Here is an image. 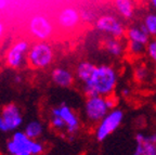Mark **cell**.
Wrapping results in <instances>:
<instances>
[{"label":"cell","mask_w":156,"mask_h":155,"mask_svg":"<svg viewBox=\"0 0 156 155\" xmlns=\"http://www.w3.org/2000/svg\"><path fill=\"white\" fill-rule=\"evenodd\" d=\"M30 42L27 39L21 38L13 42L5 52V64L12 70H19L27 64Z\"/></svg>","instance_id":"obj_5"},{"label":"cell","mask_w":156,"mask_h":155,"mask_svg":"<svg viewBox=\"0 0 156 155\" xmlns=\"http://www.w3.org/2000/svg\"><path fill=\"white\" fill-rule=\"evenodd\" d=\"M0 115L2 117L3 123L7 128V132H14L19 130L20 127L23 125V115L22 111L16 103H7L3 105Z\"/></svg>","instance_id":"obj_10"},{"label":"cell","mask_w":156,"mask_h":155,"mask_svg":"<svg viewBox=\"0 0 156 155\" xmlns=\"http://www.w3.org/2000/svg\"><path fill=\"white\" fill-rule=\"evenodd\" d=\"M136 146L132 155H156V132L136 135Z\"/></svg>","instance_id":"obj_11"},{"label":"cell","mask_w":156,"mask_h":155,"mask_svg":"<svg viewBox=\"0 0 156 155\" xmlns=\"http://www.w3.org/2000/svg\"><path fill=\"white\" fill-rule=\"evenodd\" d=\"M55 52L48 41H35L27 54V65L34 70H44L53 63Z\"/></svg>","instance_id":"obj_3"},{"label":"cell","mask_w":156,"mask_h":155,"mask_svg":"<svg viewBox=\"0 0 156 155\" xmlns=\"http://www.w3.org/2000/svg\"><path fill=\"white\" fill-rule=\"evenodd\" d=\"M0 132H3V133H7V128H5V125L3 123V119L0 115Z\"/></svg>","instance_id":"obj_26"},{"label":"cell","mask_w":156,"mask_h":155,"mask_svg":"<svg viewBox=\"0 0 156 155\" xmlns=\"http://www.w3.org/2000/svg\"><path fill=\"white\" fill-rule=\"evenodd\" d=\"M106 98V103H107V106L110 110H114L116 109V105H117V98L115 97L114 95L113 96H108V97H105Z\"/></svg>","instance_id":"obj_24"},{"label":"cell","mask_w":156,"mask_h":155,"mask_svg":"<svg viewBox=\"0 0 156 155\" xmlns=\"http://www.w3.org/2000/svg\"><path fill=\"white\" fill-rule=\"evenodd\" d=\"M150 3H151L152 8L156 10V0H150Z\"/></svg>","instance_id":"obj_30"},{"label":"cell","mask_w":156,"mask_h":155,"mask_svg":"<svg viewBox=\"0 0 156 155\" xmlns=\"http://www.w3.org/2000/svg\"><path fill=\"white\" fill-rule=\"evenodd\" d=\"M111 110L106 103V98L102 96L87 98L83 105V112L87 121L90 124L100 123Z\"/></svg>","instance_id":"obj_8"},{"label":"cell","mask_w":156,"mask_h":155,"mask_svg":"<svg viewBox=\"0 0 156 155\" xmlns=\"http://www.w3.org/2000/svg\"><path fill=\"white\" fill-rule=\"evenodd\" d=\"M146 54L153 62L156 63V38H152L146 45Z\"/></svg>","instance_id":"obj_22"},{"label":"cell","mask_w":156,"mask_h":155,"mask_svg":"<svg viewBox=\"0 0 156 155\" xmlns=\"http://www.w3.org/2000/svg\"><path fill=\"white\" fill-rule=\"evenodd\" d=\"M23 131L33 140H39V138L44 135V126L39 119H32L25 125Z\"/></svg>","instance_id":"obj_17"},{"label":"cell","mask_w":156,"mask_h":155,"mask_svg":"<svg viewBox=\"0 0 156 155\" xmlns=\"http://www.w3.org/2000/svg\"><path fill=\"white\" fill-rule=\"evenodd\" d=\"M118 81V73L116 68L108 64L95 66L91 77L83 85V91L87 98L102 96H113Z\"/></svg>","instance_id":"obj_1"},{"label":"cell","mask_w":156,"mask_h":155,"mask_svg":"<svg viewBox=\"0 0 156 155\" xmlns=\"http://www.w3.org/2000/svg\"><path fill=\"white\" fill-rule=\"evenodd\" d=\"M28 32L36 41H47L53 35L54 26L44 14H35L28 22Z\"/></svg>","instance_id":"obj_9"},{"label":"cell","mask_w":156,"mask_h":155,"mask_svg":"<svg viewBox=\"0 0 156 155\" xmlns=\"http://www.w3.org/2000/svg\"><path fill=\"white\" fill-rule=\"evenodd\" d=\"M75 74L63 66H56L51 70V80L60 88H69L74 85Z\"/></svg>","instance_id":"obj_13"},{"label":"cell","mask_w":156,"mask_h":155,"mask_svg":"<svg viewBox=\"0 0 156 155\" xmlns=\"http://www.w3.org/2000/svg\"><path fill=\"white\" fill-rule=\"evenodd\" d=\"M80 12V17H81V21L83 22H87V23H91L94 21L95 22V13L93 11L89 9H86V10H80L79 11Z\"/></svg>","instance_id":"obj_23"},{"label":"cell","mask_w":156,"mask_h":155,"mask_svg":"<svg viewBox=\"0 0 156 155\" xmlns=\"http://www.w3.org/2000/svg\"><path fill=\"white\" fill-rule=\"evenodd\" d=\"M22 81H23V78L21 75H15L14 76V82H16V84H21Z\"/></svg>","instance_id":"obj_27"},{"label":"cell","mask_w":156,"mask_h":155,"mask_svg":"<svg viewBox=\"0 0 156 155\" xmlns=\"http://www.w3.org/2000/svg\"><path fill=\"white\" fill-rule=\"evenodd\" d=\"M130 93H131V90H130L128 87H124L122 90H120V95H122V97H129Z\"/></svg>","instance_id":"obj_25"},{"label":"cell","mask_w":156,"mask_h":155,"mask_svg":"<svg viewBox=\"0 0 156 155\" xmlns=\"http://www.w3.org/2000/svg\"><path fill=\"white\" fill-rule=\"evenodd\" d=\"M95 64L89 61H81L77 64L75 70V76L77 77V79L81 82V84H86L89 80V78L91 77V75L93 74L95 70Z\"/></svg>","instance_id":"obj_16"},{"label":"cell","mask_w":156,"mask_h":155,"mask_svg":"<svg viewBox=\"0 0 156 155\" xmlns=\"http://www.w3.org/2000/svg\"><path fill=\"white\" fill-rule=\"evenodd\" d=\"M94 26L97 31L103 33V34H106L110 37H114V38L122 39L127 32V28L125 27L124 23L117 16L111 14V13L102 14L101 16L97 17Z\"/></svg>","instance_id":"obj_6"},{"label":"cell","mask_w":156,"mask_h":155,"mask_svg":"<svg viewBox=\"0 0 156 155\" xmlns=\"http://www.w3.org/2000/svg\"><path fill=\"white\" fill-rule=\"evenodd\" d=\"M7 152L10 155H41L44 152V143L33 140L23 130H16L7 141Z\"/></svg>","instance_id":"obj_2"},{"label":"cell","mask_w":156,"mask_h":155,"mask_svg":"<svg viewBox=\"0 0 156 155\" xmlns=\"http://www.w3.org/2000/svg\"><path fill=\"white\" fill-rule=\"evenodd\" d=\"M124 121V111L120 109L111 110L106 114V116L97 124L94 130V137L99 142H103L108 137L114 133Z\"/></svg>","instance_id":"obj_4"},{"label":"cell","mask_w":156,"mask_h":155,"mask_svg":"<svg viewBox=\"0 0 156 155\" xmlns=\"http://www.w3.org/2000/svg\"><path fill=\"white\" fill-rule=\"evenodd\" d=\"M126 37L128 41H133V42H139L142 45H147L151 40L149 33L146 31L143 24L132 25L129 28H127Z\"/></svg>","instance_id":"obj_15"},{"label":"cell","mask_w":156,"mask_h":155,"mask_svg":"<svg viewBox=\"0 0 156 155\" xmlns=\"http://www.w3.org/2000/svg\"><path fill=\"white\" fill-rule=\"evenodd\" d=\"M50 114L58 116L63 121V123L65 124V132L68 136H71V138H73L80 130V119L76 114V112L65 102L52 107Z\"/></svg>","instance_id":"obj_7"},{"label":"cell","mask_w":156,"mask_h":155,"mask_svg":"<svg viewBox=\"0 0 156 155\" xmlns=\"http://www.w3.org/2000/svg\"><path fill=\"white\" fill-rule=\"evenodd\" d=\"M81 21L80 12L73 7H66L58 13L56 24L65 32L73 31L79 25Z\"/></svg>","instance_id":"obj_12"},{"label":"cell","mask_w":156,"mask_h":155,"mask_svg":"<svg viewBox=\"0 0 156 155\" xmlns=\"http://www.w3.org/2000/svg\"><path fill=\"white\" fill-rule=\"evenodd\" d=\"M142 24H143L144 27L146 28L150 37L156 38V13L155 12L147 13V14L144 16L143 23H142Z\"/></svg>","instance_id":"obj_20"},{"label":"cell","mask_w":156,"mask_h":155,"mask_svg":"<svg viewBox=\"0 0 156 155\" xmlns=\"http://www.w3.org/2000/svg\"><path fill=\"white\" fill-rule=\"evenodd\" d=\"M7 5H8L7 0H0V10L5 9V8L7 7Z\"/></svg>","instance_id":"obj_28"},{"label":"cell","mask_w":156,"mask_h":155,"mask_svg":"<svg viewBox=\"0 0 156 155\" xmlns=\"http://www.w3.org/2000/svg\"><path fill=\"white\" fill-rule=\"evenodd\" d=\"M127 51L129 52L130 56H140L146 51L145 45L139 44V42H133V41H129L128 46H127Z\"/></svg>","instance_id":"obj_21"},{"label":"cell","mask_w":156,"mask_h":155,"mask_svg":"<svg viewBox=\"0 0 156 155\" xmlns=\"http://www.w3.org/2000/svg\"><path fill=\"white\" fill-rule=\"evenodd\" d=\"M154 75H155V78H156V65H155V67H154Z\"/></svg>","instance_id":"obj_31"},{"label":"cell","mask_w":156,"mask_h":155,"mask_svg":"<svg viewBox=\"0 0 156 155\" xmlns=\"http://www.w3.org/2000/svg\"><path fill=\"white\" fill-rule=\"evenodd\" d=\"M3 32H5V26H3L2 23L0 22V40H1V38L3 36Z\"/></svg>","instance_id":"obj_29"},{"label":"cell","mask_w":156,"mask_h":155,"mask_svg":"<svg viewBox=\"0 0 156 155\" xmlns=\"http://www.w3.org/2000/svg\"><path fill=\"white\" fill-rule=\"evenodd\" d=\"M133 77L134 80L138 82H145L150 79L151 73L149 67L144 64H138L133 68Z\"/></svg>","instance_id":"obj_19"},{"label":"cell","mask_w":156,"mask_h":155,"mask_svg":"<svg viewBox=\"0 0 156 155\" xmlns=\"http://www.w3.org/2000/svg\"><path fill=\"white\" fill-rule=\"evenodd\" d=\"M102 48L108 56H114V58H119L125 53L127 47L122 39L107 36L106 38L102 40Z\"/></svg>","instance_id":"obj_14"},{"label":"cell","mask_w":156,"mask_h":155,"mask_svg":"<svg viewBox=\"0 0 156 155\" xmlns=\"http://www.w3.org/2000/svg\"><path fill=\"white\" fill-rule=\"evenodd\" d=\"M117 13L124 20L132 19L134 13V5L132 0H114Z\"/></svg>","instance_id":"obj_18"}]
</instances>
